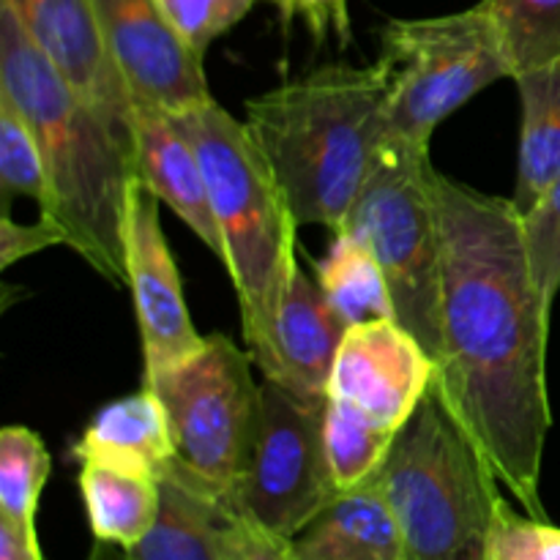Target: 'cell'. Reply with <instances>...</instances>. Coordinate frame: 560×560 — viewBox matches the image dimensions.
Here are the masks:
<instances>
[{
	"label": "cell",
	"instance_id": "cell-22",
	"mask_svg": "<svg viewBox=\"0 0 560 560\" xmlns=\"http://www.w3.org/2000/svg\"><path fill=\"white\" fill-rule=\"evenodd\" d=\"M397 432L377 424L359 408L337 397L323 402V446L337 490L364 485L386 459Z\"/></svg>",
	"mask_w": 560,
	"mask_h": 560
},
{
	"label": "cell",
	"instance_id": "cell-6",
	"mask_svg": "<svg viewBox=\"0 0 560 560\" xmlns=\"http://www.w3.org/2000/svg\"><path fill=\"white\" fill-rule=\"evenodd\" d=\"M342 230L370 244L386 273L397 320L438 359L441 228L430 151L388 137Z\"/></svg>",
	"mask_w": 560,
	"mask_h": 560
},
{
	"label": "cell",
	"instance_id": "cell-27",
	"mask_svg": "<svg viewBox=\"0 0 560 560\" xmlns=\"http://www.w3.org/2000/svg\"><path fill=\"white\" fill-rule=\"evenodd\" d=\"M485 560H560V528L547 520L523 517L503 503L487 539Z\"/></svg>",
	"mask_w": 560,
	"mask_h": 560
},
{
	"label": "cell",
	"instance_id": "cell-30",
	"mask_svg": "<svg viewBox=\"0 0 560 560\" xmlns=\"http://www.w3.org/2000/svg\"><path fill=\"white\" fill-rule=\"evenodd\" d=\"M66 244V230L55 219L38 213L36 222L22 224L11 219L9 208H3V224H0V268H9L11 262L31 257L36 252L49 249V246Z\"/></svg>",
	"mask_w": 560,
	"mask_h": 560
},
{
	"label": "cell",
	"instance_id": "cell-26",
	"mask_svg": "<svg viewBox=\"0 0 560 560\" xmlns=\"http://www.w3.org/2000/svg\"><path fill=\"white\" fill-rule=\"evenodd\" d=\"M523 246L545 304L552 310L560 290V178L525 213H520Z\"/></svg>",
	"mask_w": 560,
	"mask_h": 560
},
{
	"label": "cell",
	"instance_id": "cell-12",
	"mask_svg": "<svg viewBox=\"0 0 560 560\" xmlns=\"http://www.w3.org/2000/svg\"><path fill=\"white\" fill-rule=\"evenodd\" d=\"M435 372L430 350L402 323H355L339 345L328 397L345 399L399 432L432 388Z\"/></svg>",
	"mask_w": 560,
	"mask_h": 560
},
{
	"label": "cell",
	"instance_id": "cell-24",
	"mask_svg": "<svg viewBox=\"0 0 560 560\" xmlns=\"http://www.w3.org/2000/svg\"><path fill=\"white\" fill-rule=\"evenodd\" d=\"M49 479V452L42 438L22 424L0 432V517L36 525L38 501Z\"/></svg>",
	"mask_w": 560,
	"mask_h": 560
},
{
	"label": "cell",
	"instance_id": "cell-19",
	"mask_svg": "<svg viewBox=\"0 0 560 560\" xmlns=\"http://www.w3.org/2000/svg\"><path fill=\"white\" fill-rule=\"evenodd\" d=\"M523 104L514 208L525 213L560 178V58L514 74Z\"/></svg>",
	"mask_w": 560,
	"mask_h": 560
},
{
	"label": "cell",
	"instance_id": "cell-10",
	"mask_svg": "<svg viewBox=\"0 0 560 560\" xmlns=\"http://www.w3.org/2000/svg\"><path fill=\"white\" fill-rule=\"evenodd\" d=\"M104 44L131 102L186 113L211 102L202 55L189 47L164 0H91Z\"/></svg>",
	"mask_w": 560,
	"mask_h": 560
},
{
	"label": "cell",
	"instance_id": "cell-3",
	"mask_svg": "<svg viewBox=\"0 0 560 560\" xmlns=\"http://www.w3.org/2000/svg\"><path fill=\"white\" fill-rule=\"evenodd\" d=\"M392 66L334 63L246 102L295 222L339 233L388 140Z\"/></svg>",
	"mask_w": 560,
	"mask_h": 560
},
{
	"label": "cell",
	"instance_id": "cell-28",
	"mask_svg": "<svg viewBox=\"0 0 560 560\" xmlns=\"http://www.w3.org/2000/svg\"><path fill=\"white\" fill-rule=\"evenodd\" d=\"M252 5L255 0H164L170 20L200 55H206V49L230 27L238 25Z\"/></svg>",
	"mask_w": 560,
	"mask_h": 560
},
{
	"label": "cell",
	"instance_id": "cell-21",
	"mask_svg": "<svg viewBox=\"0 0 560 560\" xmlns=\"http://www.w3.org/2000/svg\"><path fill=\"white\" fill-rule=\"evenodd\" d=\"M315 279L348 326L397 320L386 273L361 235L350 230L334 233L331 249L315 266Z\"/></svg>",
	"mask_w": 560,
	"mask_h": 560
},
{
	"label": "cell",
	"instance_id": "cell-16",
	"mask_svg": "<svg viewBox=\"0 0 560 560\" xmlns=\"http://www.w3.org/2000/svg\"><path fill=\"white\" fill-rule=\"evenodd\" d=\"M156 523L124 560H228L238 512L213 487L173 459L159 474Z\"/></svg>",
	"mask_w": 560,
	"mask_h": 560
},
{
	"label": "cell",
	"instance_id": "cell-1",
	"mask_svg": "<svg viewBox=\"0 0 560 560\" xmlns=\"http://www.w3.org/2000/svg\"><path fill=\"white\" fill-rule=\"evenodd\" d=\"M441 228L438 394L498 481L547 520L541 457L552 427L547 394L550 306L541 299L512 200L485 195L435 170Z\"/></svg>",
	"mask_w": 560,
	"mask_h": 560
},
{
	"label": "cell",
	"instance_id": "cell-9",
	"mask_svg": "<svg viewBox=\"0 0 560 560\" xmlns=\"http://www.w3.org/2000/svg\"><path fill=\"white\" fill-rule=\"evenodd\" d=\"M323 446V402L262 377L260 416L230 503L277 539H293L337 495Z\"/></svg>",
	"mask_w": 560,
	"mask_h": 560
},
{
	"label": "cell",
	"instance_id": "cell-18",
	"mask_svg": "<svg viewBox=\"0 0 560 560\" xmlns=\"http://www.w3.org/2000/svg\"><path fill=\"white\" fill-rule=\"evenodd\" d=\"M74 459L80 465H113L159 479L175 459L173 430L159 394L145 386L131 397L104 405L74 443Z\"/></svg>",
	"mask_w": 560,
	"mask_h": 560
},
{
	"label": "cell",
	"instance_id": "cell-29",
	"mask_svg": "<svg viewBox=\"0 0 560 560\" xmlns=\"http://www.w3.org/2000/svg\"><path fill=\"white\" fill-rule=\"evenodd\" d=\"M268 3L277 5L284 27H288L295 16H301L317 44L326 42L328 36H337V42L342 44V47H348V44L353 42L348 0H268Z\"/></svg>",
	"mask_w": 560,
	"mask_h": 560
},
{
	"label": "cell",
	"instance_id": "cell-8",
	"mask_svg": "<svg viewBox=\"0 0 560 560\" xmlns=\"http://www.w3.org/2000/svg\"><path fill=\"white\" fill-rule=\"evenodd\" d=\"M255 359L224 334H211L197 355L148 377L167 410L175 459L224 498L238 481L260 416Z\"/></svg>",
	"mask_w": 560,
	"mask_h": 560
},
{
	"label": "cell",
	"instance_id": "cell-15",
	"mask_svg": "<svg viewBox=\"0 0 560 560\" xmlns=\"http://www.w3.org/2000/svg\"><path fill=\"white\" fill-rule=\"evenodd\" d=\"M131 135L137 178L222 260V235L211 211L206 173L178 115L135 104Z\"/></svg>",
	"mask_w": 560,
	"mask_h": 560
},
{
	"label": "cell",
	"instance_id": "cell-25",
	"mask_svg": "<svg viewBox=\"0 0 560 560\" xmlns=\"http://www.w3.org/2000/svg\"><path fill=\"white\" fill-rule=\"evenodd\" d=\"M0 191H3V206H9L11 197H31L38 202L42 213L49 206L47 170L36 135L3 91H0Z\"/></svg>",
	"mask_w": 560,
	"mask_h": 560
},
{
	"label": "cell",
	"instance_id": "cell-5",
	"mask_svg": "<svg viewBox=\"0 0 560 560\" xmlns=\"http://www.w3.org/2000/svg\"><path fill=\"white\" fill-rule=\"evenodd\" d=\"M397 517L408 560H485L506 501L474 438L432 386L372 476Z\"/></svg>",
	"mask_w": 560,
	"mask_h": 560
},
{
	"label": "cell",
	"instance_id": "cell-20",
	"mask_svg": "<svg viewBox=\"0 0 560 560\" xmlns=\"http://www.w3.org/2000/svg\"><path fill=\"white\" fill-rule=\"evenodd\" d=\"M77 481H80L88 523L98 545L129 550L156 523L159 503H162L156 476L85 463L80 465Z\"/></svg>",
	"mask_w": 560,
	"mask_h": 560
},
{
	"label": "cell",
	"instance_id": "cell-23",
	"mask_svg": "<svg viewBox=\"0 0 560 560\" xmlns=\"http://www.w3.org/2000/svg\"><path fill=\"white\" fill-rule=\"evenodd\" d=\"M514 74L560 58V0H481Z\"/></svg>",
	"mask_w": 560,
	"mask_h": 560
},
{
	"label": "cell",
	"instance_id": "cell-14",
	"mask_svg": "<svg viewBox=\"0 0 560 560\" xmlns=\"http://www.w3.org/2000/svg\"><path fill=\"white\" fill-rule=\"evenodd\" d=\"M348 328L317 279L295 262L279 306L271 348L260 364L262 377L306 402H326L334 361Z\"/></svg>",
	"mask_w": 560,
	"mask_h": 560
},
{
	"label": "cell",
	"instance_id": "cell-31",
	"mask_svg": "<svg viewBox=\"0 0 560 560\" xmlns=\"http://www.w3.org/2000/svg\"><path fill=\"white\" fill-rule=\"evenodd\" d=\"M228 560H290L288 541L266 534V530L257 528V525H252L249 520L238 514L233 539H230Z\"/></svg>",
	"mask_w": 560,
	"mask_h": 560
},
{
	"label": "cell",
	"instance_id": "cell-17",
	"mask_svg": "<svg viewBox=\"0 0 560 560\" xmlns=\"http://www.w3.org/2000/svg\"><path fill=\"white\" fill-rule=\"evenodd\" d=\"M290 560H408L402 530L375 479L342 490L293 539Z\"/></svg>",
	"mask_w": 560,
	"mask_h": 560
},
{
	"label": "cell",
	"instance_id": "cell-13",
	"mask_svg": "<svg viewBox=\"0 0 560 560\" xmlns=\"http://www.w3.org/2000/svg\"><path fill=\"white\" fill-rule=\"evenodd\" d=\"M9 5L27 36L60 71L66 82L102 115L113 135L135 159L131 102L124 77L104 44L91 0H0Z\"/></svg>",
	"mask_w": 560,
	"mask_h": 560
},
{
	"label": "cell",
	"instance_id": "cell-7",
	"mask_svg": "<svg viewBox=\"0 0 560 560\" xmlns=\"http://www.w3.org/2000/svg\"><path fill=\"white\" fill-rule=\"evenodd\" d=\"M388 60V137L430 151L438 126L492 82L512 80L506 47L492 16L474 9L424 20H392L383 27Z\"/></svg>",
	"mask_w": 560,
	"mask_h": 560
},
{
	"label": "cell",
	"instance_id": "cell-2",
	"mask_svg": "<svg viewBox=\"0 0 560 560\" xmlns=\"http://www.w3.org/2000/svg\"><path fill=\"white\" fill-rule=\"evenodd\" d=\"M0 91L25 115L42 151L49 184V206L42 217L55 219L71 249L104 279L126 284L135 159L5 3H0Z\"/></svg>",
	"mask_w": 560,
	"mask_h": 560
},
{
	"label": "cell",
	"instance_id": "cell-32",
	"mask_svg": "<svg viewBox=\"0 0 560 560\" xmlns=\"http://www.w3.org/2000/svg\"><path fill=\"white\" fill-rule=\"evenodd\" d=\"M0 560H44L36 525H16L0 517Z\"/></svg>",
	"mask_w": 560,
	"mask_h": 560
},
{
	"label": "cell",
	"instance_id": "cell-11",
	"mask_svg": "<svg viewBox=\"0 0 560 560\" xmlns=\"http://www.w3.org/2000/svg\"><path fill=\"white\" fill-rule=\"evenodd\" d=\"M126 284L135 295L145 381L175 370L206 345L186 310L178 266L164 238L159 200L135 178L126 219Z\"/></svg>",
	"mask_w": 560,
	"mask_h": 560
},
{
	"label": "cell",
	"instance_id": "cell-4",
	"mask_svg": "<svg viewBox=\"0 0 560 560\" xmlns=\"http://www.w3.org/2000/svg\"><path fill=\"white\" fill-rule=\"evenodd\" d=\"M175 115L200 156L211 211L222 235V262L238 295L246 350L255 366H260L299 262V222L246 120L233 118L213 98Z\"/></svg>",
	"mask_w": 560,
	"mask_h": 560
}]
</instances>
